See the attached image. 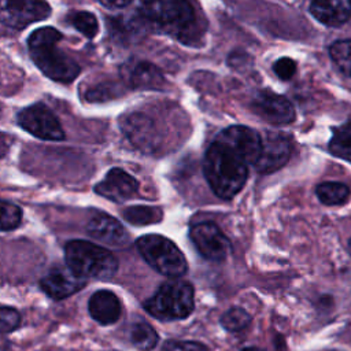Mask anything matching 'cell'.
<instances>
[{
    "instance_id": "1",
    "label": "cell",
    "mask_w": 351,
    "mask_h": 351,
    "mask_svg": "<svg viewBox=\"0 0 351 351\" xmlns=\"http://www.w3.org/2000/svg\"><path fill=\"white\" fill-rule=\"evenodd\" d=\"M203 173L218 197L232 199L248 178V163L226 144L215 140L206 151Z\"/></svg>"
},
{
    "instance_id": "2",
    "label": "cell",
    "mask_w": 351,
    "mask_h": 351,
    "mask_svg": "<svg viewBox=\"0 0 351 351\" xmlns=\"http://www.w3.org/2000/svg\"><path fill=\"white\" fill-rule=\"evenodd\" d=\"M140 15L182 43L197 40L199 21L189 0H140Z\"/></svg>"
},
{
    "instance_id": "3",
    "label": "cell",
    "mask_w": 351,
    "mask_h": 351,
    "mask_svg": "<svg viewBox=\"0 0 351 351\" xmlns=\"http://www.w3.org/2000/svg\"><path fill=\"white\" fill-rule=\"evenodd\" d=\"M63 34L51 26L38 27L27 37V48L32 60L48 78L67 84L75 80L81 67L78 63L58 48Z\"/></svg>"
},
{
    "instance_id": "4",
    "label": "cell",
    "mask_w": 351,
    "mask_h": 351,
    "mask_svg": "<svg viewBox=\"0 0 351 351\" xmlns=\"http://www.w3.org/2000/svg\"><path fill=\"white\" fill-rule=\"evenodd\" d=\"M66 266L88 280H110L118 270V261L107 248L86 240H70L64 245Z\"/></svg>"
},
{
    "instance_id": "5",
    "label": "cell",
    "mask_w": 351,
    "mask_h": 351,
    "mask_svg": "<svg viewBox=\"0 0 351 351\" xmlns=\"http://www.w3.org/2000/svg\"><path fill=\"white\" fill-rule=\"evenodd\" d=\"M144 308L160 321L186 318L195 308L193 287L181 280L167 281L145 300Z\"/></svg>"
},
{
    "instance_id": "6",
    "label": "cell",
    "mask_w": 351,
    "mask_h": 351,
    "mask_svg": "<svg viewBox=\"0 0 351 351\" xmlns=\"http://www.w3.org/2000/svg\"><path fill=\"white\" fill-rule=\"evenodd\" d=\"M136 247L143 259L158 273L167 277H181L188 263L178 247L162 234H144L137 239Z\"/></svg>"
},
{
    "instance_id": "7",
    "label": "cell",
    "mask_w": 351,
    "mask_h": 351,
    "mask_svg": "<svg viewBox=\"0 0 351 351\" xmlns=\"http://www.w3.org/2000/svg\"><path fill=\"white\" fill-rule=\"evenodd\" d=\"M18 125L41 140H64V130L56 115L43 103H36L21 110L16 115Z\"/></svg>"
},
{
    "instance_id": "8",
    "label": "cell",
    "mask_w": 351,
    "mask_h": 351,
    "mask_svg": "<svg viewBox=\"0 0 351 351\" xmlns=\"http://www.w3.org/2000/svg\"><path fill=\"white\" fill-rule=\"evenodd\" d=\"M49 15L51 7L45 0H0V22L15 30H22Z\"/></svg>"
},
{
    "instance_id": "9",
    "label": "cell",
    "mask_w": 351,
    "mask_h": 351,
    "mask_svg": "<svg viewBox=\"0 0 351 351\" xmlns=\"http://www.w3.org/2000/svg\"><path fill=\"white\" fill-rule=\"evenodd\" d=\"M189 236L197 251L208 261H225L230 252V243L214 222H200L191 228Z\"/></svg>"
},
{
    "instance_id": "10",
    "label": "cell",
    "mask_w": 351,
    "mask_h": 351,
    "mask_svg": "<svg viewBox=\"0 0 351 351\" xmlns=\"http://www.w3.org/2000/svg\"><path fill=\"white\" fill-rule=\"evenodd\" d=\"M215 140L226 144L248 165H254L258 160L262 151L261 134L256 130L243 125H233L223 129L217 136Z\"/></svg>"
},
{
    "instance_id": "11",
    "label": "cell",
    "mask_w": 351,
    "mask_h": 351,
    "mask_svg": "<svg viewBox=\"0 0 351 351\" xmlns=\"http://www.w3.org/2000/svg\"><path fill=\"white\" fill-rule=\"evenodd\" d=\"M291 156V140L287 134L270 132L262 137V151L254 163L259 173L267 174L281 169Z\"/></svg>"
},
{
    "instance_id": "12",
    "label": "cell",
    "mask_w": 351,
    "mask_h": 351,
    "mask_svg": "<svg viewBox=\"0 0 351 351\" xmlns=\"http://www.w3.org/2000/svg\"><path fill=\"white\" fill-rule=\"evenodd\" d=\"M251 107L255 114L273 125H287L295 119L292 103L287 97L270 90L258 92Z\"/></svg>"
},
{
    "instance_id": "13",
    "label": "cell",
    "mask_w": 351,
    "mask_h": 351,
    "mask_svg": "<svg viewBox=\"0 0 351 351\" xmlns=\"http://www.w3.org/2000/svg\"><path fill=\"white\" fill-rule=\"evenodd\" d=\"M121 128L129 141L144 152H152L159 145L158 132L154 122L138 112L129 114L121 119Z\"/></svg>"
},
{
    "instance_id": "14",
    "label": "cell",
    "mask_w": 351,
    "mask_h": 351,
    "mask_svg": "<svg viewBox=\"0 0 351 351\" xmlns=\"http://www.w3.org/2000/svg\"><path fill=\"white\" fill-rule=\"evenodd\" d=\"M86 285V280L66 267H52L41 280V289L52 299L62 300L71 296Z\"/></svg>"
},
{
    "instance_id": "15",
    "label": "cell",
    "mask_w": 351,
    "mask_h": 351,
    "mask_svg": "<svg viewBox=\"0 0 351 351\" xmlns=\"http://www.w3.org/2000/svg\"><path fill=\"white\" fill-rule=\"evenodd\" d=\"M138 182L134 177L119 167L111 169L106 177L95 185V192L108 200L121 203L136 195Z\"/></svg>"
},
{
    "instance_id": "16",
    "label": "cell",
    "mask_w": 351,
    "mask_h": 351,
    "mask_svg": "<svg viewBox=\"0 0 351 351\" xmlns=\"http://www.w3.org/2000/svg\"><path fill=\"white\" fill-rule=\"evenodd\" d=\"M122 80L130 88L159 89L165 84L160 70L145 60H129L119 69Z\"/></svg>"
},
{
    "instance_id": "17",
    "label": "cell",
    "mask_w": 351,
    "mask_h": 351,
    "mask_svg": "<svg viewBox=\"0 0 351 351\" xmlns=\"http://www.w3.org/2000/svg\"><path fill=\"white\" fill-rule=\"evenodd\" d=\"M86 230L89 236L106 245L121 248L129 244V234L123 225L114 217L104 213L95 215L88 222Z\"/></svg>"
},
{
    "instance_id": "18",
    "label": "cell",
    "mask_w": 351,
    "mask_h": 351,
    "mask_svg": "<svg viewBox=\"0 0 351 351\" xmlns=\"http://www.w3.org/2000/svg\"><path fill=\"white\" fill-rule=\"evenodd\" d=\"M88 310L96 322L101 325H111L119 319L122 307L118 296L114 292L100 289L90 296Z\"/></svg>"
},
{
    "instance_id": "19",
    "label": "cell",
    "mask_w": 351,
    "mask_h": 351,
    "mask_svg": "<svg viewBox=\"0 0 351 351\" xmlns=\"http://www.w3.org/2000/svg\"><path fill=\"white\" fill-rule=\"evenodd\" d=\"M310 12L326 26H340L351 18V0H311Z\"/></svg>"
},
{
    "instance_id": "20",
    "label": "cell",
    "mask_w": 351,
    "mask_h": 351,
    "mask_svg": "<svg viewBox=\"0 0 351 351\" xmlns=\"http://www.w3.org/2000/svg\"><path fill=\"white\" fill-rule=\"evenodd\" d=\"M317 197L326 206L346 203L350 197V188L343 182H322L315 189Z\"/></svg>"
},
{
    "instance_id": "21",
    "label": "cell",
    "mask_w": 351,
    "mask_h": 351,
    "mask_svg": "<svg viewBox=\"0 0 351 351\" xmlns=\"http://www.w3.org/2000/svg\"><path fill=\"white\" fill-rule=\"evenodd\" d=\"M123 218L133 225H149L162 219L163 214L159 207L151 206H130L122 211Z\"/></svg>"
},
{
    "instance_id": "22",
    "label": "cell",
    "mask_w": 351,
    "mask_h": 351,
    "mask_svg": "<svg viewBox=\"0 0 351 351\" xmlns=\"http://www.w3.org/2000/svg\"><path fill=\"white\" fill-rule=\"evenodd\" d=\"M329 151L348 162H351V121L335 129L329 141Z\"/></svg>"
},
{
    "instance_id": "23",
    "label": "cell",
    "mask_w": 351,
    "mask_h": 351,
    "mask_svg": "<svg viewBox=\"0 0 351 351\" xmlns=\"http://www.w3.org/2000/svg\"><path fill=\"white\" fill-rule=\"evenodd\" d=\"M66 21L88 38H93L99 32L97 19L89 11H71L67 14Z\"/></svg>"
},
{
    "instance_id": "24",
    "label": "cell",
    "mask_w": 351,
    "mask_h": 351,
    "mask_svg": "<svg viewBox=\"0 0 351 351\" xmlns=\"http://www.w3.org/2000/svg\"><path fill=\"white\" fill-rule=\"evenodd\" d=\"M130 340L137 348L149 351L156 346L158 335L155 329L147 322H137L130 329Z\"/></svg>"
},
{
    "instance_id": "25",
    "label": "cell",
    "mask_w": 351,
    "mask_h": 351,
    "mask_svg": "<svg viewBox=\"0 0 351 351\" xmlns=\"http://www.w3.org/2000/svg\"><path fill=\"white\" fill-rule=\"evenodd\" d=\"M329 55L340 71L351 77V40L335 41L329 48Z\"/></svg>"
},
{
    "instance_id": "26",
    "label": "cell",
    "mask_w": 351,
    "mask_h": 351,
    "mask_svg": "<svg viewBox=\"0 0 351 351\" xmlns=\"http://www.w3.org/2000/svg\"><path fill=\"white\" fill-rule=\"evenodd\" d=\"M251 322V315L241 307H232L221 317V324L226 330L237 332Z\"/></svg>"
},
{
    "instance_id": "27",
    "label": "cell",
    "mask_w": 351,
    "mask_h": 351,
    "mask_svg": "<svg viewBox=\"0 0 351 351\" xmlns=\"http://www.w3.org/2000/svg\"><path fill=\"white\" fill-rule=\"evenodd\" d=\"M22 221V210L10 202L0 200V230H12Z\"/></svg>"
},
{
    "instance_id": "28",
    "label": "cell",
    "mask_w": 351,
    "mask_h": 351,
    "mask_svg": "<svg viewBox=\"0 0 351 351\" xmlns=\"http://www.w3.org/2000/svg\"><path fill=\"white\" fill-rule=\"evenodd\" d=\"M21 324V314L16 308L0 306V333H10Z\"/></svg>"
},
{
    "instance_id": "29",
    "label": "cell",
    "mask_w": 351,
    "mask_h": 351,
    "mask_svg": "<svg viewBox=\"0 0 351 351\" xmlns=\"http://www.w3.org/2000/svg\"><path fill=\"white\" fill-rule=\"evenodd\" d=\"M273 71L280 80H291L296 73V62L291 58H280L273 64Z\"/></svg>"
},
{
    "instance_id": "30",
    "label": "cell",
    "mask_w": 351,
    "mask_h": 351,
    "mask_svg": "<svg viewBox=\"0 0 351 351\" xmlns=\"http://www.w3.org/2000/svg\"><path fill=\"white\" fill-rule=\"evenodd\" d=\"M114 85L112 84H100L95 88H90L88 92H86V100L89 101H104V100H108L114 96H117V93H114L112 90L115 88H112Z\"/></svg>"
},
{
    "instance_id": "31",
    "label": "cell",
    "mask_w": 351,
    "mask_h": 351,
    "mask_svg": "<svg viewBox=\"0 0 351 351\" xmlns=\"http://www.w3.org/2000/svg\"><path fill=\"white\" fill-rule=\"evenodd\" d=\"M162 351H207V348L200 343L193 341H181V340H170L166 341Z\"/></svg>"
},
{
    "instance_id": "32",
    "label": "cell",
    "mask_w": 351,
    "mask_h": 351,
    "mask_svg": "<svg viewBox=\"0 0 351 351\" xmlns=\"http://www.w3.org/2000/svg\"><path fill=\"white\" fill-rule=\"evenodd\" d=\"M99 1H100V4H103L107 8L117 10V8H123V7L129 5L133 0H99Z\"/></svg>"
},
{
    "instance_id": "33",
    "label": "cell",
    "mask_w": 351,
    "mask_h": 351,
    "mask_svg": "<svg viewBox=\"0 0 351 351\" xmlns=\"http://www.w3.org/2000/svg\"><path fill=\"white\" fill-rule=\"evenodd\" d=\"M244 351H259L258 348H247V350H244Z\"/></svg>"
},
{
    "instance_id": "34",
    "label": "cell",
    "mask_w": 351,
    "mask_h": 351,
    "mask_svg": "<svg viewBox=\"0 0 351 351\" xmlns=\"http://www.w3.org/2000/svg\"><path fill=\"white\" fill-rule=\"evenodd\" d=\"M348 248H350V252H351V239H350V243H348Z\"/></svg>"
}]
</instances>
